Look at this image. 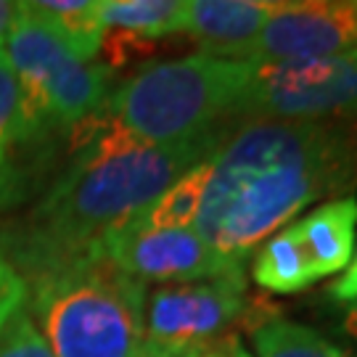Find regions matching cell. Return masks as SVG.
<instances>
[{"label":"cell","mask_w":357,"mask_h":357,"mask_svg":"<svg viewBox=\"0 0 357 357\" xmlns=\"http://www.w3.org/2000/svg\"><path fill=\"white\" fill-rule=\"evenodd\" d=\"M357 185V122H238L217 146L193 230L233 262Z\"/></svg>","instance_id":"6da1fadb"},{"label":"cell","mask_w":357,"mask_h":357,"mask_svg":"<svg viewBox=\"0 0 357 357\" xmlns=\"http://www.w3.org/2000/svg\"><path fill=\"white\" fill-rule=\"evenodd\" d=\"M233 125L204 138L149 146L114 130L98 112L69 130V162L32 212L0 236L19 273L98 249L180 175L209 159Z\"/></svg>","instance_id":"7a4b0ae2"},{"label":"cell","mask_w":357,"mask_h":357,"mask_svg":"<svg viewBox=\"0 0 357 357\" xmlns=\"http://www.w3.org/2000/svg\"><path fill=\"white\" fill-rule=\"evenodd\" d=\"M26 312L53 357H132L149 289L101 249L22 273Z\"/></svg>","instance_id":"3957f363"},{"label":"cell","mask_w":357,"mask_h":357,"mask_svg":"<svg viewBox=\"0 0 357 357\" xmlns=\"http://www.w3.org/2000/svg\"><path fill=\"white\" fill-rule=\"evenodd\" d=\"M249 61L191 53L151 61L112 88L98 114L132 141L172 146L233 125Z\"/></svg>","instance_id":"277c9868"},{"label":"cell","mask_w":357,"mask_h":357,"mask_svg":"<svg viewBox=\"0 0 357 357\" xmlns=\"http://www.w3.org/2000/svg\"><path fill=\"white\" fill-rule=\"evenodd\" d=\"M3 51L22 88L26 135L43 143L53 132H69L101 109L114 72L98 59H85L45 19L16 3V16Z\"/></svg>","instance_id":"5b68a950"},{"label":"cell","mask_w":357,"mask_h":357,"mask_svg":"<svg viewBox=\"0 0 357 357\" xmlns=\"http://www.w3.org/2000/svg\"><path fill=\"white\" fill-rule=\"evenodd\" d=\"M273 122H352L357 119V48L333 56L249 64L233 109V125Z\"/></svg>","instance_id":"8992f818"},{"label":"cell","mask_w":357,"mask_h":357,"mask_svg":"<svg viewBox=\"0 0 357 357\" xmlns=\"http://www.w3.org/2000/svg\"><path fill=\"white\" fill-rule=\"evenodd\" d=\"M246 312V278L233 270L217 278L167 283L146 294L143 342L175 352L212 344Z\"/></svg>","instance_id":"52a82bcc"},{"label":"cell","mask_w":357,"mask_h":357,"mask_svg":"<svg viewBox=\"0 0 357 357\" xmlns=\"http://www.w3.org/2000/svg\"><path fill=\"white\" fill-rule=\"evenodd\" d=\"M357 48V3L342 0H281L268 24L230 61L273 64L333 56Z\"/></svg>","instance_id":"ba28073f"},{"label":"cell","mask_w":357,"mask_h":357,"mask_svg":"<svg viewBox=\"0 0 357 357\" xmlns=\"http://www.w3.org/2000/svg\"><path fill=\"white\" fill-rule=\"evenodd\" d=\"M98 249L122 273L141 281L143 286L206 281L233 270H243L241 262H233L215 252L193 228L156 233L116 230Z\"/></svg>","instance_id":"9c48e42d"},{"label":"cell","mask_w":357,"mask_h":357,"mask_svg":"<svg viewBox=\"0 0 357 357\" xmlns=\"http://www.w3.org/2000/svg\"><path fill=\"white\" fill-rule=\"evenodd\" d=\"M185 11L188 0H101L103 64L114 72L132 51L151 48L153 40L183 32Z\"/></svg>","instance_id":"30bf717a"},{"label":"cell","mask_w":357,"mask_h":357,"mask_svg":"<svg viewBox=\"0 0 357 357\" xmlns=\"http://www.w3.org/2000/svg\"><path fill=\"white\" fill-rule=\"evenodd\" d=\"M278 0H188L183 32L202 45L199 53L233 59L259 35Z\"/></svg>","instance_id":"8fae6325"},{"label":"cell","mask_w":357,"mask_h":357,"mask_svg":"<svg viewBox=\"0 0 357 357\" xmlns=\"http://www.w3.org/2000/svg\"><path fill=\"white\" fill-rule=\"evenodd\" d=\"M296 233L305 243L307 257L318 278L342 273L355 252L357 230V199L342 196L320 204L307 217L296 220Z\"/></svg>","instance_id":"7c38bea8"},{"label":"cell","mask_w":357,"mask_h":357,"mask_svg":"<svg viewBox=\"0 0 357 357\" xmlns=\"http://www.w3.org/2000/svg\"><path fill=\"white\" fill-rule=\"evenodd\" d=\"M252 278L257 286L273 294L307 291L318 281V273L307 257L305 243L299 238L294 222L275 230L268 241L259 243V252L252 265Z\"/></svg>","instance_id":"4fadbf2b"},{"label":"cell","mask_w":357,"mask_h":357,"mask_svg":"<svg viewBox=\"0 0 357 357\" xmlns=\"http://www.w3.org/2000/svg\"><path fill=\"white\" fill-rule=\"evenodd\" d=\"M215 156V153H212ZM212 156L191 167L185 175H180L167 191H162L151 204L141 209L125 228L135 233H156V230H185L196 225V217L202 212L206 183L212 175Z\"/></svg>","instance_id":"5bb4252c"},{"label":"cell","mask_w":357,"mask_h":357,"mask_svg":"<svg viewBox=\"0 0 357 357\" xmlns=\"http://www.w3.org/2000/svg\"><path fill=\"white\" fill-rule=\"evenodd\" d=\"M29 146L35 143L26 135L22 88L6 51H0V206L22 185V153Z\"/></svg>","instance_id":"9a60e30c"},{"label":"cell","mask_w":357,"mask_h":357,"mask_svg":"<svg viewBox=\"0 0 357 357\" xmlns=\"http://www.w3.org/2000/svg\"><path fill=\"white\" fill-rule=\"evenodd\" d=\"M26 6L45 19L79 56L98 59L103 40L101 0H38Z\"/></svg>","instance_id":"2e32d148"},{"label":"cell","mask_w":357,"mask_h":357,"mask_svg":"<svg viewBox=\"0 0 357 357\" xmlns=\"http://www.w3.org/2000/svg\"><path fill=\"white\" fill-rule=\"evenodd\" d=\"M257 357H349L318 331L286 318H265L252 326Z\"/></svg>","instance_id":"e0dca14e"},{"label":"cell","mask_w":357,"mask_h":357,"mask_svg":"<svg viewBox=\"0 0 357 357\" xmlns=\"http://www.w3.org/2000/svg\"><path fill=\"white\" fill-rule=\"evenodd\" d=\"M0 357H53L43 333L32 323L26 307L11 320V326L0 333Z\"/></svg>","instance_id":"ac0fdd59"},{"label":"cell","mask_w":357,"mask_h":357,"mask_svg":"<svg viewBox=\"0 0 357 357\" xmlns=\"http://www.w3.org/2000/svg\"><path fill=\"white\" fill-rule=\"evenodd\" d=\"M26 307V283L22 273L0 249V333L11 326V320Z\"/></svg>","instance_id":"d6986e66"},{"label":"cell","mask_w":357,"mask_h":357,"mask_svg":"<svg viewBox=\"0 0 357 357\" xmlns=\"http://www.w3.org/2000/svg\"><path fill=\"white\" fill-rule=\"evenodd\" d=\"M328 296L339 305L357 299V255L349 259V265L342 270V275L328 286Z\"/></svg>","instance_id":"ffe728a7"},{"label":"cell","mask_w":357,"mask_h":357,"mask_svg":"<svg viewBox=\"0 0 357 357\" xmlns=\"http://www.w3.org/2000/svg\"><path fill=\"white\" fill-rule=\"evenodd\" d=\"M193 357H252L249 349H243L241 339L236 333H225L212 344H204L193 349Z\"/></svg>","instance_id":"44dd1931"},{"label":"cell","mask_w":357,"mask_h":357,"mask_svg":"<svg viewBox=\"0 0 357 357\" xmlns=\"http://www.w3.org/2000/svg\"><path fill=\"white\" fill-rule=\"evenodd\" d=\"M132 357H193V349L191 352H175V349H165V347H156L151 342H143Z\"/></svg>","instance_id":"7402d4cb"},{"label":"cell","mask_w":357,"mask_h":357,"mask_svg":"<svg viewBox=\"0 0 357 357\" xmlns=\"http://www.w3.org/2000/svg\"><path fill=\"white\" fill-rule=\"evenodd\" d=\"M13 16H16V3L0 0V51H3V45H6L8 29H11V24H13Z\"/></svg>","instance_id":"603a6c76"},{"label":"cell","mask_w":357,"mask_h":357,"mask_svg":"<svg viewBox=\"0 0 357 357\" xmlns=\"http://www.w3.org/2000/svg\"><path fill=\"white\" fill-rule=\"evenodd\" d=\"M342 331L357 339V299L342 305Z\"/></svg>","instance_id":"cb8c5ba5"}]
</instances>
